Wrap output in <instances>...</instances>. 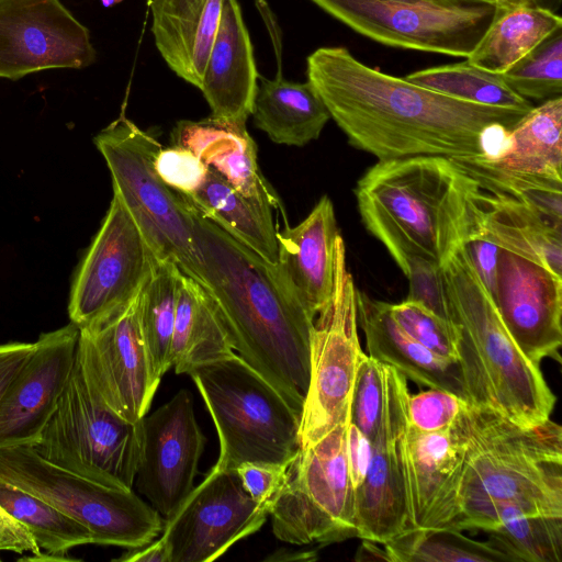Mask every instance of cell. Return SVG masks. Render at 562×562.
I'll use <instances>...</instances> for the list:
<instances>
[{"label":"cell","instance_id":"6da1fadb","mask_svg":"<svg viewBox=\"0 0 562 562\" xmlns=\"http://www.w3.org/2000/svg\"><path fill=\"white\" fill-rule=\"evenodd\" d=\"M311 82L351 146L378 160L491 155L525 111L452 99L371 68L346 47H319L306 59Z\"/></svg>","mask_w":562,"mask_h":562},{"label":"cell","instance_id":"7a4b0ae2","mask_svg":"<svg viewBox=\"0 0 562 562\" xmlns=\"http://www.w3.org/2000/svg\"><path fill=\"white\" fill-rule=\"evenodd\" d=\"M196 210V209H195ZM195 281L211 296L237 351L301 416L310 380L315 316L276 265L248 249L198 211Z\"/></svg>","mask_w":562,"mask_h":562},{"label":"cell","instance_id":"3957f363","mask_svg":"<svg viewBox=\"0 0 562 562\" xmlns=\"http://www.w3.org/2000/svg\"><path fill=\"white\" fill-rule=\"evenodd\" d=\"M353 192L364 227L403 273L416 259L441 267L481 222V189L447 157L378 160Z\"/></svg>","mask_w":562,"mask_h":562},{"label":"cell","instance_id":"277c9868","mask_svg":"<svg viewBox=\"0 0 562 562\" xmlns=\"http://www.w3.org/2000/svg\"><path fill=\"white\" fill-rule=\"evenodd\" d=\"M459 529L487 531L513 514L562 517V428L548 419L522 427L468 404Z\"/></svg>","mask_w":562,"mask_h":562},{"label":"cell","instance_id":"5b68a950","mask_svg":"<svg viewBox=\"0 0 562 562\" xmlns=\"http://www.w3.org/2000/svg\"><path fill=\"white\" fill-rule=\"evenodd\" d=\"M441 276L469 404L522 427L550 419L555 395L540 364L522 353L504 326L463 245L441 266Z\"/></svg>","mask_w":562,"mask_h":562},{"label":"cell","instance_id":"8992f818","mask_svg":"<svg viewBox=\"0 0 562 562\" xmlns=\"http://www.w3.org/2000/svg\"><path fill=\"white\" fill-rule=\"evenodd\" d=\"M187 374L215 425L221 469L245 462L290 463L300 449L301 416L236 352L196 364Z\"/></svg>","mask_w":562,"mask_h":562},{"label":"cell","instance_id":"52a82bcc","mask_svg":"<svg viewBox=\"0 0 562 562\" xmlns=\"http://www.w3.org/2000/svg\"><path fill=\"white\" fill-rule=\"evenodd\" d=\"M93 142L110 170L113 193L136 221L156 260L172 261L183 274L195 280L196 210L157 175L154 160L161 144L124 112L101 130Z\"/></svg>","mask_w":562,"mask_h":562},{"label":"cell","instance_id":"ba28073f","mask_svg":"<svg viewBox=\"0 0 562 562\" xmlns=\"http://www.w3.org/2000/svg\"><path fill=\"white\" fill-rule=\"evenodd\" d=\"M143 419V418H142ZM142 419L110 408L77 359L35 450L47 461L117 490H133L143 445Z\"/></svg>","mask_w":562,"mask_h":562},{"label":"cell","instance_id":"9c48e42d","mask_svg":"<svg viewBox=\"0 0 562 562\" xmlns=\"http://www.w3.org/2000/svg\"><path fill=\"white\" fill-rule=\"evenodd\" d=\"M0 481L75 519L95 544L139 548L162 531L164 518L133 490L113 488L63 469L31 446L0 449Z\"/></svg>","mask_w":562,"mask_h":562},{"label":"cell","instance_id":"30bf717a","mask_svg":"<svg viewBox=\"0 0 562 562\" xmlns=\"http://www.w3.org/2000/svg\"><path fill=\"white\" fill-rule=\"evenodd\" d=\"M346 417L316 443L300 448L273 498L272 531L292 544L327 546L357 537L356 501L347 457Z\"/></svg>","mask_w":562,"mask_h":562},{"label":"cell","instance_id":"8fae6325","mask_svg":"<svg viewBox=\"0 0 562 562\" xmlns=\"http://www.w3.org/2000/svg\"><path fill=\"white\" fill-rule=\"evenodd\" d=\"M356 286L341 236L336 241L334 290L317 314L310 344V380L300 418V448L316 443L350 409L358 355Z\"/></svg>","mask_w":562,"mask_h":562},{"label":"cell","instance_id":"7c38bea8","mask_svg":"<svg viewBox=\"0 0 562 562\" xmlns=\"http://www.w3.org/2000/svg\"><path fill=\"white\" fill-rule=\"evenodd\" d=\"M357 33L381 44L467 58L494 5L441 7L397 0H312Z\"/></svg>","mask_w":562,"mask_h":562},{"label":"cell","instance_id":"4fadbf2b","mask_svg":"<svg viewBox=\"0 0 562 562\" xmlns=\"http://www.w3.org/2000/svg\"><path fill=\"white\" fill-rule=\"evenodd\" d=\"M136 221L113 193L72 280L68 316L79 329L134 300L157 265Z\"/></svg>","mask_w":562,"mask_h":562},{"label":"cell","instance_id":"5bb4252c","mask_svg":"<svg viewBox=\"0 0 562 562\" xmlns=\"http://www.w3.org/2000/svg\"><path fill=\"white\" fill-rule=\"evenodd\" d=\"M76 356L90 384L116 414L135 423L148 413L160 380L154 375L140 328L139 294L80 328Z\"/></svg>","mask_w":562,"mask_h":562},{"label":"cell","instance_id":"9a60e30c","mask_svg":"<svg viewBox=\"0 0 562 562\" xmlns=\"http://www.w3.org/2000/svg\"><path fill=\"white\" fill-rule=\"evenodd\" d=\"M271 504L255 502L236 469L215 464L165 520L162 538L170 562H210L261 528Z\"/></svg>","mask_w":562,"mask_h":562},{"label":"cell","instance_id":"2e32d148","mask_svg":"<svg viewBox=\"0 0 562 562\" xmlns=\"http://www.w3.org/2000/svg\"><path fill=\"white\" fill-rule=\"evenodd\" d=\"M95 59L88 27L61 0H0V78L82 69Z\"/></svg>","mask_w":562,"mask_h":562},{"label":"cell","instance_id":"e0dca14e","mask_svg":"<svg viewBox=\"0 0 562 562\" xmlns=\"http://www.w3.org/2000/svg\"><path fill=\"white\" fill-rule=\"evenodd\" d=\"M381 423L363 483L355 491L357 537L384 543L408 529L402 438L407 425V379L383 364Z\"/></svg>","mask_w":562,"mask_h":562},{"label":"cell","instance_id":"ac0fdd59","mask_svg":"<svg viewBox=\"0 0 562 562\" xmlns=\"http://www.w3.org/2000/svg\"><path fill=\"white\" fill-rule=\"evenodd\" d=\"M142 425V453L134 483L166 520L194 487L206 439L186 389L146 414Z\"/></svg>","mask_w":562,"mask_h":562},{"label":"cell","instance_id":"d6986e66","mask_svg":"<svg viewBox=\"0 0 562 562\" xmlns=\"http://www.w3.org/2000/svg\"><path fill=\"white\" fill-rule=\"evenodd\" d=\"M492 300L504 326L528 359L538 364L546 358L560 361L561 276L498 248Z\"/></svg>","mask_w":562,"mask_h":562},{"label":"cell","instance_id":"ffe728a7","mask_svg":"<svg viewBox=\"0 0 562 562\" xmlns=\"http://www.w3.org/2000/svg\"><path fill=\"white\" fill-rule=\"evenodd\" d=\"M465 449L459 417L451 427L435 434L416 431L407 423L402 452L408 529L460 530Z\"/></svg>","mask_w":562,"mask_h":562},{"label":"cell","instance_id":"44dd1931","mask_svg":"<svg viewBox=\"0 0 562 562\" xmlns=\"http://www.w3.org/2000/svg\"><path fill=\"white\" fill-rule=\"evenodd\" d=\"M79 328L71 322L43 333L0 402V449L31 446L53 416L76 360Z\"/></svg>","mask_w":562,"mask_h":562},{"label":"cell","instance_id":"7402d4cb","mask_svg":"<svg viewBox=\"0 0 562 562\" xmlns=\"http://www.w3.org/2000/svg\"><path fill=\"white\" fill-rule=\"evenodd\" d=\"M259 74L237 0H223L216 36L202 79L211 117L245 126L251 114Z\"/></svg>","mask_w":562,"mask_h":562},{"label":"cell","instance_id":"603a6c76","mask_svg":"<svg viewBox=\"0 0 562 562\" xmlns=\"http://www.w3.org/2000/svg\"><path fill=\"white\" fill-rule=\"evenodd\" d=\"M339 236L334 205L327 195L318 200L305 220L277 234V267L315 317L328 303L334 290Z\"/></svg>","mask_w":562,"mask_h":562},{"label":"cell","instance_id":"cb8c5ba5","mask_svg":"<svg viewBox=\"0 0 562 562\" xmlns=\"http://www.w3.org/2000/svg\"><path fill=\"white\" fill-rule=\"evenodd\" d=\"M357 322L367 355L400 371L419 386L440 389L468 401L461 370L411 338L393 319L389 304L356 291Z\"/></svg>","mask_w":562,"mask_h":562},{"label":"cell","instance_id":"d4e9b609","mask_svg":"<svg viewBox=\"0 0 562 562\" xmlns=\"http://www.w3.org/2000/svg\"><path fill=\"white\" fill-rule=\"evenodd\" d=\"M223 0H151V32L168 67L198 89L220 24Z\"/></svg>","mask_w":562,"mask_h":562},{"label":"cell","instance_id":"484cf974","mask_svg":"<svg viewBox=\"0 0 562 562\" xmlns=\"http://www.w3.org/2000/svg\"><path fill=\"white\" fill-rule=\"evenodd\" d=\"M175 145L194 153L244 195L277 209V192L260 171L257 146L246 126L206 120L180 121L172 132Z\"/></svg>","mask_w":562,"mask_h":562},{"label":"cell","instance_id":"4316f807","mask_svg":"<svg viewBox=\"0 0 562 562\" xmlns=\"http://www.w3.org/2000/svg\"><path fill=\"white\" fill-rule=\"evenodd\" d=\"M251 115L255 125L277 144L304 146L319 137L330 119L310 81L259 76Z\"/></svg>","mask_w":562,"mask_h":562},{"label":"cell","instance_id":"83f0119b","mask_svg":"<svg viewBox=\"0 0 562 562\" xmlns=\"http://www.w3.org/2000/svg\"><path fill=\"white\" fill-rule=\"evenodd\" d=\"M187 198L202 216L277 266L278 232L272 218L273 209L244 195L211 167L200 189Z\"/></svg>","mask_w":562,"mask_h":562},{"label":"cell","instance_id":"f1b7e54d","mask_svg":"<svg viewBox=\"0 0 562 562\" xmlns=\"http://www.w3.org/2000/svg\"><path fill=\"white\" fill-rule=\"evenodd\" d=\"M560 30L562 19L550 9L528 3L494 5L488 26L465 59L481 69L503 74Z\"/></svg>","mask_w":562,"mask_h":562},{"label":"cell","instance_id":"f546056e","mask_svg":"<svg viewBox=\"0 0 562 562\" xmlns=\"http://www.w3.org/2000/svg\"><path fill=\"white\" fill-rule=\"evenodd\" d=\"M233 352L211 296L194 279L181 273L170 345V364L175 372L187 373L196 364Z\"/></svg>","mask_w":562,"mask_h":562},{"label":"cell","instance_id":"4dcf8cb0","mask_svg":"<svg viewBox=\"0 0 562 562\" xmlns=\"http://www.w3.org/2000/svg\"><path fill=\"white\" fill-rule=\"evenodd\" d=\"M481 226L499 247L550 269L562 277V228L533 209L481 190Z\"/></svg>","mask_w":562,"mask_h":562},{"label":"cell","instance_id":"1f68e13d","mask_svg":"<svg viewBox=\"0 0 562 562\" xmlns=\"http://www.w3.org/2000/svg\"><path fill=\"white\" fill-rule=\"evenodd\" d=\"M487 157L505 169L562 179V97L528 111Z\"/></svg>","mask_w":562,"mask_h":562},{"label":"cell","instance_id":"d6a6232c","mask_svg":"<svg viewBox=\"0 0 562 562\" xmlns=\"http://www.w3.org/2000/svg\"><path fill=\"white\" fill-rule=\"evenodd\" d=\"M488 194L522 203L562 228V179L509 170L487 155L451 158Z\"/></svg>","mask_w":562,"mask_h":562},{"label":"cell","instance_id":"836d02e7","mask_svg":"<svg viewBox=\"0 0 562 562\" xmlns=\"http://www.w3.org/2000/svg\"><path fill=\"white\" fill-rule=\"evenodd\" d=\"M405 79L443 95L485 106L528 112L531 101L516 93L503 79L502 74L490 72L461 63L420 69Z\"/></svg>","mask_w":562,"mask_h":562},{"label":"cell","instance_id":"e575fe53","mask_svg":"<svg viewBox=\"0 0 562 562\" xmlns=\"http://www.w3.org/2000/svg\"><path fill=\"white\" fill-rule=\"evenodd\" d=\"M181 273L175 262L158 261L139 293L140 328L158 380L171 368L170 345Z\"/></svg>","mask_w":562,"mask_h":562},{"label":"cell","instance_id":"d590c367","mask_svg":"<svg viewBox=\"0 0 562 562\" xmlns=\"http://www.w3.org/2000/svg\"><path fill=\"white\" fill-rule=\"evenodd\" d=\"M0 505L30 529L46 552L67 554L72 548L93 543L85 526L40 497L1 481Z\"/></svg>","mask_w":562,"mask_h":562},{"label":"cell","instance_id":"8d00e7d4","mask_svg":"<svg viewBox=\"0 0 562 562\" xmlns=\"http://www.w3.org/2000/svg\"><path fill=\"white\" fill-rule=\"evenodd\" d=\"M382 544L390 562H509L487 541L451 528L408 529Z\"/></svg>","mask_w":562,"mask_h":562},{"label":"cell","instance_id":"74e56055","mask_svg":"<svg viewBox=\"0 0 562 562\" xmlns=\"http://www.w3.org/2000/svg\"><path fill=\"white\" fill-rule=\"evenodd\" d=\"M485 532L509 562L562 560V517L516 514Z\"/></svg>","mask_w":562,"mask_h":562},{"label":"cell","instance_id":"f35d334b","mask_svg":"<svg viewBox=\"0 0 562 562\" xmlns=\"http://www.w3.org/2000/svg\"><path fill=\"white\" fill-rule=\"evenodd\" d=\"M527 100L546 101L562 94V30L553 33L502 74Z\"/></svg>","mask_w":562,"mask_h":562},{"label":"cell","instance_id":"ab89813d","mask_svg":"<svg viewBox=\"0 0 562 562\" xmlns=\"http://www.w3.org/2000/svg\"><path fill=\"white\" fill-rule=\"evenodd\" d=\"M389 310L393 319L411 338L436 356L458 363L457 337L449 321L411 300L389 304Z\"/></svg>","mask_w":562,"mask_h":562},{"label":"cell","instance_id":"60d3db41","mask_svg":"<svg viewBox=\"0 0 562 562\" xmlns=\"http://www.w3.org/2000/svg\"><path fill=\"white\" fill-rule=\"evenodd\" d=\"M383 395V364L361 350L350 396V422L371 441L381 423Z\"/></svg>","mask_w":562,"mask_h":562},{"label":"cell","instance_id":"b9f144b4","mask_svg":"<svg viewBox=\"0 0 562 562\" xmlns=\"http://www.w3.org/2000/svg\"><path fill=\"white\" fill-rule=\"evenodd\" d=\"M468 404L456 394L440 389L409 393L407 423L423 434L440 432L453 425Z\"/></svg>","mask_w":562,"mask_h":562},{"label":"cell","instance_id":"7bdbcfd3","mask_svg":"<svg viewBox=\"0 0 562 562\" xmlns=\"http://www.w3.org/2000/svg\"><path fill=\"white\" fill-rule=\"evenodd\" d=\"M154 167L168 187L184 196L200 189L209 169L194 153L178 145L161 148L155 157Z\"/></svg>","mask_w":562,"mask_h":562},{"label":"cell","instance_id":"ee69618b","mask_svg":"<svg viewBox=\"0 0 562 562\" xmlns=\"http://www.w3.org/2000/svg\"><path fill=\"white\" fill-rule=\"evenodd\" d=\"M404 274L409 282L406 300L418 302L449 321L441 267L425 259H416L409 262Z\"/></svg>","mask_w":562,"mask_h":562},{"label":"cell","instance_id":"f6af8a7d","mask_svg":"<svg viewBox=\"0 0 562 562\" xmlns=\"http://www.w3.org/2000/svg\"><path fill=\"white\" fill-rule=\"evenodd\" d=\"M290 463L245 462L236 471L243 487L255 502L272 504L285 483Z\"/></svg>","mask_w":562,"mask_h":562},{"label":"cell","instance_id":"bcb514c9","mask_svg":"<svg viewBox=\"0 0 562 562\" xmlns=\"http://www.w3.org/2000/svg\"><path fill=\"white\" fill-rule=\"evenodd\" d=\"M463 246L479 278L491 297H493L495 293L496 262L499 247L484 233L481 223L471 233Z\"/></svg>","mask_w":562,"mask_h":562},{"label":"cell","instance_id":"7dc6e473","mask_svg":"<svg viewBox=\"0 0 562 562\" xmlns=\"http://www.w3.org/2000/svg\"><path fill=\"white\" fill-rule=\"evenodd\" d=\"M346 457L355 491L363 483L371 462L372 441L350 420L346 432Z\"/></svg>","mask_w":562,"mask_h":562},{"label":"cell","instance_id":"c3c4849f","mask_svg":"<svg viewBox=\"0 0 562 562\" xmlns=\"http://www.w3.org/2000/svg\"><path fill=\"white\" fill-rule=\"evenodd\" d=\"M0 551L41 552L30 529L0 505Z\"/></svg>","mask_w":562,"mask_h":562},{"label":"cell","instance_id":"681fc988","mask_svg":"<svg viewBox=\"0 0 562 562\" xmlns=\"http://www.w3.org/2000/svg\"><path fill=\"white\" fill-rule=\"evenodd\" d=\"M34 342L0 344V402L34 350Z\"/></svg>","mask_w":562,"mask_h":562},{"label":"cell","instance_id":"f907efd6","mask_svg":"<svg viewBox=\"0 0 562 562\" xmlns=\"http://www.w3.org/2000/svg\"><path fill=\"white\" fill-rule=\"evenodd\" d=\"M114 561L120 562H170V554L162 537L139 547L132 548Z\"/></svg>","mask_w":562,"mask_h":562},{"label":"cell","instance_id":"816d5d0a","mask_svg":"<svg viewBox=\"0 0 562 562\" xmlns=\"http://www.w3.org/2000/svg\"><path fill=\"white\" fill-rule=\"evenodd\" d=\"M378 542L362 539V543L356 552V561H389L387 553L384 548L376 544Z\"/></svg>","mask_w":562,"mask_h":562},{"label":"cell","instance_id":"f5cc1de1","mask_svg":"<svg viewBox=\"0 0 562 562\" xmlns=\"http://www.w3.org/2000/svg\"><path fill=\"white\" fill-rule=\"evenodd\" d=\"M494 5H507L516 3H528L532 5H539L550 9L555 12V9L560 5L561 0H493Z\"/></svg>","mask_w":562,"mask_h":562},{"label":"cell","instance_id":"db71d44e","mask_svg":"<svg viewBox=\"0 0 562 562\" xmlns=\"http://www.w3.org/2000/svg\"><path fill=\"white\" fill-rule=\"evenodd\" d=\"M427 3L441 7L494 5L493 0H425Z\"/></svg>","mask_w":562,"mask_h":562},{"label":"cell","instance_id":"11a10c76","mask_svg":"<svg viewBox=\"0 0 562 562\" xmlns=\"http://www.w3.org/2000/svg\"><path fill=\"white\" fill-rule=\"evenodd\" d=\"M72 560H76V559L66 557V554H55V553H49V552H46V553L38 552L36 554H32L31 557H23V558L19 559V561H40V562L72 561Z\"/></svg>","mask_w":562,"mask_h":562},{"label":"cell","instance_id":"9f6ffc18","mask_svg":"<svg viewBox=\"0 0 562 562\" xmlns=\"http://www.w3.org/2000/svg\"><path fill=\"white\" fill-rule=\"evenodd\" d=\"M100 1L104 8H110V7H113V5L122 2L123 0H100Z\"/></svg>","mask_w":562,"mask_h":562},{"label":"cell","instance_id":"6f0895ef","mask_svg":"<svg viewBox=\"0 0 562 562\" xmlns=\"http://www.w3.org/2000/svg\"><path fill=\"white\" fill-rule=\"evenodd\" d=\"M397 1H405V2H425V3H427L425 0H397Z\"/></svg>","mask_w":562,"mask_h":562},{"label":"cell","instance_id":"680465c9","mask_svg":"<svg viewBox=\"0 0 562 562\" xmlns=\"http://www.w3.org/2000/svg\"><path fill=\"white\" fill-rule=\"evenodd\" d=\"M0 561H1V559H0Z\"/></svg>","mask_w":562,"mask_h":562}]
</instances>
